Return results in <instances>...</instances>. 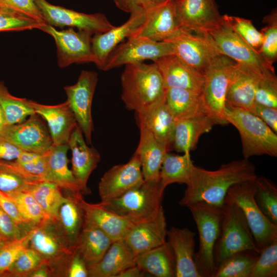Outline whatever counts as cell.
<instances>
[{
    "label": "cell",
    "instance_id": "cell-1",
    "mask_svg": "<svg viewBox=\"0 0 277 277\" xmlns=\"http://www.w3.org/2000/svg\"><path fill=\"white\" fill-rule=\"evenodd\" d=\"M254 165L248 159L233 160L215 170L195 166L179 204L184 207L202 202L223 207L229 189L233 185L256 177Z\"/></svg>",
    "mask_w": 277,
    "mask_h": 277
},
{
    "label": "cell",
    "instance_id": "cell-2",
    "mask_svg": "<svg viewBox=\"0 0 277 277\" xmlns=\"http://www.w3.org/2000/svg\"><path fill=\"white\" fill-rule=\"evenodd\" d=\"M125 66L121 77V98L128 110L143 113L165 100L167 88L154 63Z\"/></svg>",
    "mask_w": 277,
    "mask_h": 277
},
{
    "label": "cell",
    "instance_id": "cell-3",
    "mask_svg": "<svg viewBox=\"0 0 277 277\" xmlns=\"http://www.w3.org/2000/svg\"><path fill=\"white\" fill-rule=\"evenodd\" d=\"M225 117L238 130L244 159L253 156H277V134L249 110L226 105Z\"/></svg>",
    "mask_w": 277,
    "mask_h": 277
},
{
    "label": "cell",
    "instance_id": "cell-4",
    "mask_svg": "<svg viewBox=\"0 0 277 277\" xmlns=\"http://www.w3.org/2000/svg\"><path fill=\"white\" fill-rule=\"evenodd\" d=\"M160 180L145 181L120 197L100 202L106 208L136 224L154 216L163 208L165 189Z\"/></svg>",
    "mask_w": 277,
    "mask_h": 277
},
{
    "label": "cell",
    "instance_id": "cell-5",
    "mask_svg": "<svg viewBox=\"0 0 277 277\" xmlns=\"http://www.w3.org/2000/svg\"><path fill=\"white\" fill-rule=\"evenodd\" d=\"M29 233L28 246L44 259L52 276H66L68 265L75 249L67 240L57 220L47 219L32 226Z\"/></svg>",
    "mask_w": 277,
    "mask_h": 277
},
{
    "label": "cell",
    "instance_id": "cell-6",
    "mask_svg": "<svg viewBox=\"0 0 277 277\" xmlns=\"http://www.w3.org/2000/svg\"><path fill=\"white\" fill-rule=\"evenodd\" d=\"M187 208L199 232V247L195 256L197 269L202 277H212L215 269L214 249L220 234L224 206L217 207L197 202Z\"/></svg>",
    "mask_w": 277,
    "mask_h": 277
},
{
    "label": "cell",
    "instance_id": "cell-7",
    "mask_svg": "<svg viewBox=\"0 0 277 277\" xmlns=\"http://www.w3.org/2000/svg\"><path fill=\"white\" fill-rule=\"evenodd\" d=\"M246 250L260 253L241 208L225 202L220 234L214 249L215 268L228 256Z\"/></svg>",
    "mask_w": 277,
    "mask_h": 277
},
{
    "label": "cell",
    "instance_id": "cell-8",
    "mask_svg": "<svg viewBox=\"0 0 277 277\" xmlns=\"http://www.w3.org/2000/svg\"><path fill=\"white\" fill-rule=\"evenodd\" d=\"M253 180L232 185L225 202L235 204L242 210L260 251L277 240V225L272 223L262 212L254 198Z\"/></svg>",
    "mask_w": 277,
    "mask_h": 277
},
{
    "label": "cell",
    "instance_id": "cell-9",
    "mask_svg": "<svg viewBox=\"0 0 277 277\" xmlns=\"http://www.w3.org/2000/svg\"><path fill=\"white\" fill-rule=\"evenodd\" d=\"M235 63L220 54L210 63L203 74L202 94L209 116L215 125L228 124L225 117L226 96Z\"/></svg>",
    "mask_w": 277,
    "mask_h": 277
},
{
    "label": "cell",
    "instance_id": "cell-10",
    "mask_svg": "<svg viewBox=\"0 0 277 277\" xmlns=\"http://www.w3.org/2000/svg\"><path fill=\"white\" fill-rule=\"evenodd\" d=\"M165 41L173 54L190 68L204 74L213 60L221 54L208 34H200L180 28Z\"/></svg>",
    "mask_w": 277,
    "mask_h": 277
},
{
    "label": "cell",
    "instance_id": "cell-11",
    "mask_svg": "<svg viewBox=\"0 0 277 277\" xmlns=\"http://www.w3.org/2000/svg\"><path fill=\"white\" fill-rule=\"evenodd\" d=\"M51 36L57 49L58 66L65 68L73 64L96 63L92 52L91 33L72 28L58 30L46 23L38 28Z\"/></svg>",
    "mask_w": 277,
    "mask_h": 277
},
{
    "label": "cell",
    "instance_id": "cell-12",
    "mask_svg": "<svg viewBox=\"0 0 277 277\" xmlns=\"http://www.w3.org/2000/svg\"><path fill=\"white\" fill-rule=\"evenodd\" d=\"M46 23L63 28H76L93 35L105 32L113 26L102 13L86 14L53 5L47 0H35Z\"/></svg>",
    "mask_w": 277,
    "mask_h": 277
},
{
    "label": "cell",
    "instance_id": "cell-13",
    "mask_svg": "<svg viewBox=\"0 0 277 277\" xmlns=\"http://www.w3.org/2000/svg\"><path fill=\"white\" fill-rule=\"evenodd\" d=\"M97 82L98 74L96 72L82 70L75 84L64 88L67 101L77 125L84 133L87 143L90 145L94 129L91 106Z\"/></svg>",
    "mask_w": 277,
    "mask_h": 277
},
{
    "label": "cell",
    "instance_id": "cell-14",
    "mask_svg": "<svg viewBox=\"0 0 277 277\" xmlns=\"http://www.w3.org/2000/svg\"><path fill=\"white\" fill-rule=\"evenodd\" d=\"M127 41L118 45L108 55L102 69L108 71L130 64L154 61L162 56L173 54L171 45L167 42H156L143 37H129Z\"/></svg>",
    "mask_w": 277,
    "mask_h": 277
},
{
    "label": "cell",
    "instance_id": "cell-15",
    "mask_svg": "<svg viewBox=\"0 0 277 277\" xmlns=\"http://www.w3.org/2000/svg\"><path fill=\"white\" fill-rule=\"evenodd\" d=\"M219 52L235 63L248 65L262 69L275 71L258 51L248 45L224 20L208 34Z\"/></svg>",
    "mask_w": 277,
    "mask_h": 277
},
{
    "label": "cell",
    "instance_id": "cell-16",
    "mask_svg": "<svg viewBox=\"0 0 277 277\" xmlns=\"http://www.w3.org/2000/svg\"><path fill=\"white\" fill-rule=\"evenodd\" d=\"M0 137L22 151L39 154L46 153L53 146L50 135L36 113L21 123L6 126Z\"/></svg>",
    "mask_w": 277,
    "mask_h": 277
},
{
    "label": "cell",
    "instance_id": "cell-17",
    "mask_svg": "<svg viewBox=\"0 0 277 277\" xmlns=\"http://www.w3.org/2000/svg\"><path fill=\"white\" fill-rule=\"evenodd\" d=\"M144 181L141 161L134 152L127 163L113 166L102 176L98 184L100 202L117 198Z\"/></svg>",
    "mask_w": 277,
    "mask_h": 277
},
{
    "label": "cell",
    "instance_id": "cell-18",
    "mask_svg": "<svg viewBox=\"0 0 277 277\" xmlns=\"http://www.w3.org/2000/svg\"><path fill=\"white\" fill-rule=\"evenodd\" d=\"M180 27L192 32L208 34L221 23L214 0H174Z\"/></svg>",
    "mask_w": 277,
    "mask_h": 277
},
{
    "label": "cell",
    "instance_id": "cell-19",
    "mask_svg": "<svg viewBox=\"0 0 277 277\" xmlns=\"http://www.w3.org/2000/svg\"><path fill=\"white\" fill-rule=\"evenodd\" d=\"M180 28L174 0H166L146 12L143 24L128 37H143L162 42L173 35Z\"/></svg>",
    "mask_w": 277,
    "mask_h": 277
},
{
    "label": "cell",
    "instance_id": "cell-20",
    "mask_svg": "<svg viewBox=\"0 0 277 277\" xmlns=\"http://www.w3.org/2000/svg\"><path fill=\"white\" fill-rule=\"evenodd\" d=\"M267 70L269 69L235 63L227 91L226 105L249 110L254 103L258 82Z\"/></svg>",
    "mask_w": 277,
    "mask_h": 277
},
{
    "label": "cell",
    "instance_id": "cell-21",
    "mask_svg": "<svg viewBox=\"0 0 277 277\" xmlns=\"http://www.w3.org/2000/svg\"><path fill=\"white\" fill-rule=\"evenodd\" d=\"M166 88L187 89L202 93L204 77L182 62L175 55H167L153 61Z\"/></svg>",
    "mask_w": 277,
    "mask_h": 277
},
{
    "label": "cell",
    "instance_id": "cell-22",
    "mask_svg": "<svg viewBox=\"0 0 277 277\" xmlns=\"http://www.w3.org/2000/svg\"><path fill=\"white\" fill-rule=\"evenodd\" d=\"M167 223L163 207L153 217L134 224L124 240L137 255L166 242Z\"/></svg>",
    "mask_w": 277,
    "mask_h": 277
},
{
    "label": "cell",
    "instance_id": "cell-23",
    "mask_svg": "<svg viewBox=\"0 0 277 277\" xmlns=\"http://www.w3.org/2000/svg\"><path fill=\"white\" fill-rule=\"evenodd\" d=\"M83 132L78 125L72 132L68 142L72 153V171L77 181L82 194L90 193L87 182L92 171L101 161L97 150L89 147L85 142Z\"/></svg>",
    "mask_w": 277,
    "mask_h": 277
},
{
    "label": "cell",
    "instance_id": "cell-24",
    "mask_svg": "<svg viewBox=\"0 0 277 277\" xmlns=\"http://www.w3.org/2000/svg\"><path fill=\"white\" fill-rule=\"evenodd\" d=\"M35 113L47 122L53 145L68 144L77 125L67 101L55 105H47L28 100Z\"/></svg>",
    "mask_w": 277,
    "mask_h": 277
},
{
    "label": "cell",
    "instance_id": "cell-25",
    "mask_svg": "<svg viewBox=\"0 0 277 277\" xmlns=\"http://www.w3.org/2000/svg\"><path fill=\"white\" fill-rule=\"evenodd\" d=\"M195 232L186 227H172L167 230V242L176 262L175 277H202L195 261Z\"/></svg>",
    "mask_w": 277,
    "mask_h": 277
},
{
    "label": "cell",
    "instance_id": "cell-26",
    "mask_svg": "<svg viewBox=\"0 0 277 277\" xmlns=\"http://www.w3.org/2000/svg\"><path fill=\"white\" fill-rule=\"evenodd\" d=\"M84 219L102 230L113 241L124 239L134 224L111 212L100 203L91 204L85 201L82 193L76 195Z\"/></svg>",
    "mask_w": 277,
    "mask_h": 277
},
{
    "label": "cell",
    "instance_id": "cell-27",
    "mask_svg": "<svg viewBox=\"0 0 277 277\" xmlns=\"http://www.w3.org/2000/svg\"><path fill=\"white\" fill-rule=\"evenodd\" d=\"M145 12L137 11L130 14L128 19L121 26L105 32L94 34L92 37V52L95 65L102 70L109 53L126 38H128L144 22Z\"/></svg>",
    "mask_w": 277,
    "mask_h": 277
},
{
    "label": "cell",
    "instance_id": "cell-28",
    "mask_svg": "<svg viewBox=\"0 0 277 277\" xmlns=\"http://www.w3.org/2000/svg\"><path fill=\"white\" fill-rule=\"evenodd\" d=\"M137 254L124 239L113 241L102 258L88 268L89 277H117L126 269L136 265Z\"/></svg>",
    "mask_w": 277,
    "mask_h": 277
},
{
    "label": "cell",
    "instance_id": "cell-29",
    "mask_svg": "<svg viewBox=\"0 0 277 277\" xmlns=\"http://www.w3.org/2000/svg\"><path fill=\"white\" fill-rule=\"evenodd\" d=\"M135 117L138 125H142L150 131L168 152L171 150L176 120L165 99L143 113H135Z\"/></svg>",
    "mask_w": 277,
    "mask_h": 277
},
{
    "label": "cell",
    "instance_id": "cell-30",
    "mask_svg": "<svg viewBox=\"0 0 277 277\" xmlns=\"http://www.w3.org/2000/svg\"><path fill=\"white\" fill-rule=\"evenodd\" d=\"M215 125L209 115L176 120L171 141V150L190 152L196 148L200 136Z\"/></svg>",
    "mask_w": 277,
    "mask_h": 277
},
{
    "label": "cell",
    "instance_id": "cell-31",
    "mask_svg": "<svg viewBox=\"0 0 277 277\" xmlns=\"http://www.w3.org/2000/svg\"><path fill=\"white\" fill-rule=\"evenodd\" d=\"M140 141L135 153L138 156L144 180H159L162 162L168 152L150 131L142 125H138Z\"/></svg>",
    "mask_w": 277,
    "mask_h": 277
},
{
    "label": "cell",
    "instance_id": "cell-32",
    "mask_svg": "<svg viewBox=\"0 0 277 277\" xmlns=\"http://www.w3.org/2000/svg\"><path fill=\"white\" fill-rule=\"evenodd\" d=\"M68 144L53 145L46 153L48 174L47 181L56 184L65 193H82L80 186L68 167Z\"/></svg>",
    "mask_w": 277,
    "mask_h": 277
},
{
    "label": "cell",
    "instance_id": "cell-33",
    "mask_svg": "<svg viewBox=\"0 0 277 277\" xmlns=\"http://www.w3.org/2000/svg\"><path fill=\"white\" fill-rule=\"evenodd\" d=\"M165 100L176 120L209 115L202 93L167 88Z\"/></svg>",
    "mask_w": 277,
    "mask_h": 277
},
{
    "label": "cell",
    "instance_id": "cell-34",
    "mask_svg": "<svg viewBox=\"0 0 277 277\" xmlns=\"http://www.w3.org/2000/svg\"><path fill=\"white\" fill-rule=\"evenodd\" d=\"M113 242L102 230L84 219L75 250L88 268L102 258Z\"/></svg>",
    "mask_w": 277,
    "mask_h": 277
},
{
    "label": "cell",
    "instance_id": "cell-35",
    "mask_svg": "<svg viewBox=\"0 0 277 277\" xmlns=\"http://www.w3.org/2000/svg\"><path fill=\"white\" fill-rule=\"evenodd\" d=\"M136 265L156 277H175L176 262L167 241L163 245L137 254Z\"/></svg>",
    "mask_w": 277,
    "mask_h": 277
},
{
    "label": "cell",
    "instance_id": "cell-36",
    "mask_svg": "<svg viewBox=\"0 0 277 277\" xmlns=\"http://www.w3.org/2000/svg\"><path fill=\"white\" fill-rule=\"evenodd\" d=\"M78 193H65L66 199L60 207L57 220L62 231L74 249L84 223L83 211L76 198Z\"/></svg>",
    "mask_w": 277,
    "mask_h": 277
},
{
    "label": "cell",
    "instance_id": "cell-37",
    "mask_svg": "<svg viewBox=\"0 0 277 277\" xmlns=\"http://www.w3.org/2000/svg\"><path fill=\"white\" fill-rule=\"evenodd\" d=\"M194 167L190 152L177 155L167 152L164 157L160 170L161 184L165 188L174 183L186 185Z\"/></svg>",
    "mask_w": 277,
    "mask_h": 277
},
{
    "label": "cell",
    "instance_id": "cell-38",
    "mask_svg": "<svg viewBox=\"0 0 277 277\" xmlns=\"http://www.w3.org/2000/svg\"><path fill=\"white\" fill-rule=\"evenodd\" d=\"M33 196L45 213L57 220L61 205L65 201L61 189L55 183L47 181L35 183L27 190Z\"/></svg>",
    "mask_w": 277,
    "mask_h": 277
},
{
    "label": "cell",
    "instance_id": "cell-39",
    "mask_svg": "<svg viewBox=\"0 0 277 277\" xmlns=\"http://www.w3.org/2000/svg\"><path fill=\"white\" fill-rule=\"evenodd\" d=\"M8 162L14 169L32 183L47 181L48 169L46 153L39 154L23 151L15 160Z\"/></svg>",
    "mask_w": 277,
    "mask_h": 277
},
{
    "label": "cell",
    "instance_id": "cell-40",
    "mask_svg": "<svg viewBox=\"0 0 277 277\" xmlns=\"http://www.w3.org/2000/svg\"><path fill=\"white\" fill-rule=\"evenodd\" d=\"M259 254L252 250L233 254L215 268L212 277H249Z\"/></svg>",
    "mask_w": 277,
    "mask_h": 277
},
{
    "label": "cell",
    "instance_id": "cell-41",
    "mask_svg": "<svg viewBox=\"0 0 277 277\" xmlns=\"http://www.w3.org/2000/svg\"><path fill=\"white\" fill-rule=\"evenodd\" d=\"M253 195L263 213L277 225V186L264 176H256L253 180Z\"/></svg>",
    "mask_w": 277,
    "mask_h": 277
},
{
    "label": "cell",
    "instance_id": "cell-42",
    "mask_svg": "<svg viewBox=\"0 0 277 277\" xmlns=\"http://www.w3.org/2000/svg\"><path fill=\"white\" fill-rule=\"evenodd\" d=\"M0 107L5 117L6 126L21 123L28 116L35 114L27 99L11 94L2 81H0Z\"/></svg>",
    "mask_w": 277,
    "mask_h": 277
},
{
    "label": "cell",
    "instance_id": "cell-43",
    "mask_svg": "<svg viewBox=\"0 0 277 277\" xmlns=\"http://www.w3.org/2000/svg\"><path fill=\"white\" fill-rule=\"evenodd\" d=\"M7 195L14 202L21 216L30 226H35L51 218L45 213L29 191H22Z\"/></svg>",
    "mask_w": 277,
    "mask_h": 277
},
{
    "label": "cell",
    "instance_id": "cell-44",
    "mask_svg": "<svg viewBox=\"0 0 277 277\" xmlns=\"http://www.w3.org/2000/svg\"><path fill=\"white\" fill-rule=\"evenodd\" d=\"M266 24L260 31L263 35L258 52L269 65L273 66L277 59V12L273 10L263 19Z\"/></svg>",
    "mask_w": 277,
    "mask_h": 277
},
{
    "label": "cell",
    "instance_id": "cell-45",
    "mask_svg": "<svg viewBox=\"0 0 277 277\" xmlns=\"http://www.w3.org/2000/svg\"><path fill=\"white\" fill-rule=\"evenodd\" d=\"M44 264L46 263L42 256L28 246L21 252L3 276L28 277L33 271Z\"/></svg>",
    "mask_w": 277,
    "mask_h": 277
},
{
    "label": "cell",
    "instance_id": "cell-46",
    "mask_svg": "<svg viewBox=\"0 0 277 277\" xmlns=\"http://www.w3.org/2000/svg\"><path fill=\"white\" fill-rule=\"evenodd\" d=\"M254 103L277 108V77L275 71L267 70L261 75L256 87Z\"/></svg>",
    "mask_w": 277,
    "mask_h": 277
},
{
    "label": "cell",
    "instance_id": "cell-47",
    "mask_svg": "<svg viewBox=\"0 0 277 277\" xmlns=\"http://www.w3.org/2000/svg\"><path fill=\"white\" fill-rule=\"evenodd\" d=\"M32 183L7 161H0V191L6 195L27 191Z\"/></svg>",
    "mask_w": 277,
    "mask_h": 277
},
{
    "label": "cell",
    "instance_id": "cell-48",
    "mask_svg": "<svg viewBox=\"0 0 277 277\" xmlns=\"http://www.w3.org/2000/svg\"><path fill=\"white\" fill-rule=\"evenodd\" d=\"M277 276V240L263 248L249 277Z\"/></svg>",
    "mask_w": 277,
    "mask_h": 277
},
{
    "label": "cell",
    "instance_id": "cell-49",
    "mask_svg": "<svg viewBox=\"0 0 277 277\" xmlns=\"http://www.w3.org/2000/svg\"><path fill=\"white\" fill-rule=\"evenodd\" d=\"M29 233L18 240L0 239V276L8 270L21 252L28 247Z\"/></svg>",
    "mask_w": 277,
    "mask_h": 277
},
{
    "label": "cell",
    "instance_id": "cell-50",
    "mask_svg": "<svg viewBox=\"0 0 277 277\" xmlns=\"http://www.w3.org/2000/svg\"><path fill=\"white\" fill-rule=\"evenodd\" d=\"M222 17L248 45L258 51L262 43L263 35L251 20L227 14Z\"/></svg>",
    "mask_w": 277,
    "mask_h": 277
},
{
    "label": "cell",
    "instance_id": "cell-51",
    "mask_svg": "<svg viewBox=\"0 0 277 277\" xmlns=\"http://www.w3.org/2000/svg\"><path fill=\"white\" fill-rule=\"evenodd\" d=\"M43 23L8 10H0V32L38 29Z\"/></svg>",
    "mask_w": 277,
    "mask_h": 277
},
{
    "label": "cell",
    "instance_id": "cell-52",
    "mask_svg": "<svg viewBox=\"0 0 277 277\" xmlns=\"http://www.w3.org/2000/svg\"><path fill=\"white\" fill-rule=\"evenodd\" d=\"M1 9L13 12L40 23H46L35 0H0Z\"/></svg>",
    "mask_w": 277,
    "mask_h": 277
},
{
    "label": "cell",
    "instance_id": "cell-53",
    "mask_svg": "<svg viewBox=\"0 0 277 277\" xmlns=\"http://www.w3.org/2000/svg\"><path fill=\"white\" fill-rule=\"evenodd\" d=\"M29 231L16 223L0 207V236L3 239L18 240Z\"/></svg>",
    "mask_w": 277,
    "mask_h": 277
},
{
    "label": "cell",
    "instance_id": "cell-54",
    "mask_svg": "<svg viewBox=\"0 0 277 277\" xmlns=\"http://www.w3.org/2000/svg\"><path fill=\"white\" fill-rule=\"evenodd\" d=\"M121 10L130 14L137 11L147 12L166 0H113Z\"/></svg>",
    "mask_w": 277,
    "mask_h": 277
},
{
    "label": "cell",
    "instance_id": "cell-55",
    "mask_svg": "<svg viewBox=\"0 0 277 277\" xmlns=\"http://www.w3.org/2000/svg\"><path fill=\"white\" fill-rule=\"evenodd\" d=\"M277 133V108L254 103L248 110Z\"/></svg>",
    "mask_w": 277,
    "mask_h": 277
},
{
    "label": "cell",
    "instance_id": "cell-56",
    "mask_svg": "<svg viewBox=\"0 0 277 277\" xmlns=\"http://www.w3.org/2000/svg\"><path fill=\"white\" fill-rule=\"evenodd\" d=\"M0 207L5 211L18 225L28 230L32 226L28 225L21 216L12 200L7 195L0 191Z\"/></svg>",
    "mask_w": 277,
    "mask_h": 277
},
{
    "label": "cell",
    "instance_id": "cell-57",
    "mask_svg": "<svg viewBox=\"0 0 277 277\" xmlns=\"http://www.w3.org/2000/svg\"><path fill=\"white\" fill-rule=\"evenodd\" d=\"M66 276L87 277L88 270L82 258L75 251L72 255L68 265Z\"/></svg>",
    "mask_w": 277,
    "mask_h": 277
},
{
    "label": "cell",
    "instance_id": "cell-58",
    "mask_svg": "<svg viewBox=\"0 0 277 277\" xmlns=\"http://www.w3.org/2000/svg\"><path fill=\"white\" fill-rule=\"evenodd\" d=\"M22 151L12 143L0 137V161H14Z\"/></svg>",
    "mask_w": 277,
    "mask_h": 277
},
{
    "label": "cell",
    "instance_id": "cell-59",
    "mask_svg": "<svg viewBox=\"0 0 277 277\" xmlns=\"http://www.w3.org/2000/svg\"><path fill=\"white\" fill-rule=\"evenodd\" d=\"M146 273L140 267L135 265L126 269L117 277H142L145 276Z\"/></svg>",
    "mask_w": 277,
    "mask_h": 277
},
{
    "label": "cell",
    "instance_id": "cell-60",
    "mask_svg": "<svg viewBox=\"0 0 277 277\" xmlns=\"http://www.w3.org/2000/svg\"><path fill=\"white\" fill-rule=\"evenodd\" d=\"M48 276H52V272L49 267L46 264H44L33 271L28 277Z\"/></svg>",
    "mask_w": 277,
    "mask_h": 277
},
{
    "label": "cell",
    "instance_id": "cell-61",
    "mask_svg": "<svg viewBox=\"0 0 277 277\" xmlns=\"http://www.w3.org/2000/svg\"><path fill=\"white\" fill-rule=\"evenodd\" d=\"M6 126V120L3 111L0 107V132Z\"/></svg>",
    "mask_w": 277,
    "mask_h": 277
},
{
    "label": "cell",
    "instance_id": "cell-62",
    "mask_svg": "<svg viewBox=\"0 0 277 277\" xmlns=\"http://www.w3.org/2000/svg\"><path fill=\"white\" fill-rule=\"evenodd\" d=\"M2 238L1 236H0V239Z\"/></svg>",
    "mask_w": 277,
    "mask_h": 277
}]
</instances>
